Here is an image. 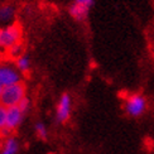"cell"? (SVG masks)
I'll return each instance as SVG.
<instances>
[{"instance_id": "6da1fadb", "label": "cell", "mask_w": 154, "mask_h": 154, "mask_svg": "<svg viewBox=\"0 0 154 154\" xmlns=\"http://www.w3.org/2000/svg\"><path fill=\"white\" fill-rule=\"evenodd\" d=\"M25 97V85L23 82L15 83L11 86H6L3 90V94L0 96V105L8 107L18 106L20 101Z\"/></svg>"}, {"instance_id": "7a4b0ae2", "label": "cell", "mask_w": 154, "mask_h": 154, "mask_svg": "<svg viewBox=\"0 0 154 154\" xmlns=\"http://www.w3.org/2000/svg\"><path fill=\"white\" fill-rule=\"evenodd\" d=\"M124 109L130 118H140L145 114L146 109H148V100L142 94H133L128 96V99L125 100Z\"/></svg>"}, {"instance_id": "3957f363", "label": "cell", "mask_w": 154, "mask_h": 154, "mask_svg": "<svg viewBox=\"0 0 154 154\" xmlns=\"http://www.w3.org/2000/svg\"><path fill=\"white\" fill-rule=\"evenodd\" d=\"M20 37H22V29L17 24L10 25V27L0 28V48L8 51L14 44L20 42Z\"/></svg>"}, {"instance_id": "277c9868", "label": "cell", "mask_w": 154, "mask_h": 154, "mask_svg": "<svg viewBox=\"0 0 154 154\" xmlns=\"http://www.w3.org/2000/svg\"><path fill=\"white\" fill-rule=\"evenodd\" d=\"M95 0H73L69 6V14L73 19L79 22H83L88 15L90 9L94 6Z\"/></svg>"}, {"instance_id": "5b68a950", "label": "cell", "mask_w": 154, "mask_h": 154, "mask_svg": "<svg viewBox=\"0 0 154 154\" xmlns=\"http://www.w3.org/2000/svg\"><path fill=\"white\" fill-rule=\"evenodd\" d=\"M19 82H22V76L18 69L6 65L0 66V85L3 87L15 85Z\"/></svg>"}, {"instance_id": "8992f818", "label": "cell", "mask_w": 154, "mask_h": 154, "mask_svg": "<svg viewBox=\"0 0 154 154\" xmlns=\"http://www.w3.org/2000/svg\"><path fill=\"white\" fill-rule=\"evenodd\" d=\"M69 114H71V97L68 94H63L60 99L58 106H57L56 118L58 123H65L68 120Z\"/></svg>"}, {"instance_id": "52a82bcc", "label": "cell", "mask_w": 154, "mask_h": 154, "mask_svg": "<svg viewBox=\"0 0 154 154\" xmlns=\"http://www.w3.org/2000/svg\"><path fill=\"white\" fill-rule=\"evenodd\" d=\"M23 111L19 109V106H13V107H8V111H6V125L5 128L8 130H14L19 126V124L22 123L23 119Z\"/></svg>"}, {"instance_id": "ba28073f", "label": "cell", "mask_w": 154, "mask_h": 154, "mask_svg": "<svg viewBox=\"0 0 154 154\" xmlns=\"http://www.w3.org/2000/svg\"><path fill=\"white\" fill-rule=\"evenodd\" d=\"M15 15L14 6L10 4H3L0 5V28L10 27V23L13 22Z\"/></svg>"}, {"instance_id": "9c48e42d", "label": "cell", "mask_w": 154, "mask_h": 154, "mask_svg": "<svg viewBox=\"0 0 154 154\" xmlns=\"http://www.w3.org/2000/svg\"><path fill=\"white\" fill-rule=\"evenodd\" d=\"M18 150V143L14 138H10L6 140V143L4 145L3 150L0 152V154H15Z\"/></svg>"}, {"instance_id": "30bf717a", "label": "cell", "mask_w": 154, "mask_h": 154, "mask_svg": "<svg viewBox=\"0 0 154 154\" xmlns=\"http://www.w3.org/2000/svg\"><path fill=\"white\" fill-rule=\"evenodd\" d=\"M30 67V62L29 58L27 56H20L19 58L17 60V68L22 72H27Z\"/></svg>"}, {"instance_id": "8fae6325", "label": "cell", "mask_w": 154, "mask_h": 154, "mask_svg": "<svg viewBox=\"0 0 154 154\" xmlns=\"http://www.w3.org/2000/svg\"><path fill=\"white\" fill-rule=\"evenodd\" d=\"M8 52H9V56L14 57L15 60H18L20 56H23V54H22V52H23V46H22V43L19 42V43L14 44V46H13L11 48L8 49Z\"/></svg>"}, {"instance_id": "7c38bea8", "label": "cell", "mask_w": 154, "mask_h": 154, "mask_svg": "<svg viewBox=\"0 0 154 154\" xmlns=\"http://www.w3.org/2000/svg\"><path fill=\"white\" fill-rule=\"evenodd\" d=\"M6 111H8V109L0 105V130L4 129L6 125Z\"/></svg>"}, {"instance_id": "4fadbf2b", "label": "cell", "mask_w": 154, "mask_h": 154, "mask_svg": "<svg viewBox=\"0 0 154 154\" xmlns=\"http://www.w3.org/2000/svg\"><path fill=\"white\" fill-rule=\"evenodd\" d=\"M35 131L38 134V137L42 138V139H46L47 138V129L42 123H37L35 124Z\"/></svg>"}, {"instance_id": "5bb4252c", "label": "cell", "mask_w": 154, "mask_h": 154, "mask_svg": "<svg viewBox=\"0 0 154 154\" xmlns=\"http://www.w3.org/2000/svg\"><path fill=\"white\" fill-rule=\"evenodd\" d=\"M18 106H19V109H20L23 112H25V111L28 110V107H29V100H28L27 97H24V99L20 101V104H19Z\"/></svg>"}, {"instance_id": "9a60e30c", "label": "cell", "mask_w": 154, "mask_h": 154, "mask_svg": "<svg viewBox=\"0 0 154 154\" xmlns=\"http://www.w3.org/2000/svg\"><path fill=\"white\" fill-rule=\"evenodd\" d=\"M3 90H4V87L0 85V96H2V94H3Z\"/></svg>"}]
</instances>
